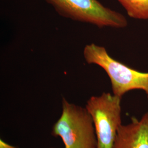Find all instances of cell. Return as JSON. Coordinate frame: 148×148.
Segmentation results:
<instances>
[{
  "instance_id": "1",
  "label": "cell",
  "mask_w": 148,
  "mask_h": 148,
  "mask_svg": "<svg viewBox=\"0 0 148 148\" xmlns=\"http://www.w3.org/2000/svg\"><path fill=\"white\" fill-rule=\"evenodd\" d=\"M84 57L87 63L97 65L106 71L113 95L122 98L129 91L140 90L148 98V73L138 71L112 58L106 48L95 43L85 46Z\"/></svg>"
},
{
  "instance_id": "2",
  "label": "cell",
  "mask_w": 148,
  "mask_h": 148,
  "mask_svg": "<svg viewBox=\"0 0 148 148\" xmlns=\"http://www.w3.org/2000/svg\"><path fill=\"white\" fill-rule=\"evenodd\" d=\"M52 134L61 138L64 148H97L93 120L86 108L62 99V112Z\"/></svg>"
},
{
  "instance_id": "3",
  "label": "cell",
  "mask_w": 148,
  "mask_h": 148,
  "mask_svg": "<svg viewBox=\"0 0 148 148\" xmlns=\"http://www.w3.org/2000/svg\"><path fill=\"white\" fill-rule=\"evenodd\" d=\"M60 16L72 21L88 23L98 27L123 28L126 18L97 0H45Z\"/></svg>"
},
{
  "instance_id": "4",
  "label": "cell",
  "mask_w": 148,
  "mask_h": 148,
  "mask_svg": "<svg viewBox=\"0 0 148 148\" xmlns=\"http://www.w3.org/2000/svg\"><path fill=\"white\" fill-rule=\"evenodd\" d=\"M122 98L110 93L92 96L86 109L93 120L97 140V148H112L122 125Z\"/></svg>"
},
{
  "instance_id": "5",
  "label": "cell",
  "mask_w": 148,
  "mask_h": 148,
  "mask_svg": "<svg viewBox=\"0 0 148 148\" xmlns=\"http://www.w3.org/2000/svg\"><path fill=\"white\" fill-rule=\"evenodd\" d=\"M112 148H148V112L120 127Z\"/></svg>"
},
{
  "instance_id": "6",
  "label": "cell",
  "mask_w": 148,
  "mask_h": 148,
  "mask_svg": "<svg viewBox=\"0 0 148 148\" xmlns=\"http://www.w3.org/2000/svg\"><path fill=\"white\" fill-rule=\"evenodd\" d=\"M130 17L148 19V0H118Z\"/></svg>"
},
{
  "instance_id": "7",
  "label": "cell",
  "mask_w": 148,
  "mask_h": 148,
  "mask_svg": "<svg viewBox=\"0 0 148 148\" xmlns=\"http://www.w3.org/2000/svg\"><path fill=\"white\" fill-rule=\"evenodd\" d=\"M0 148H18L14 146L10 145L9 144L4 142L2 139L0 140Z\"/></svg>"
}]
</instances>
